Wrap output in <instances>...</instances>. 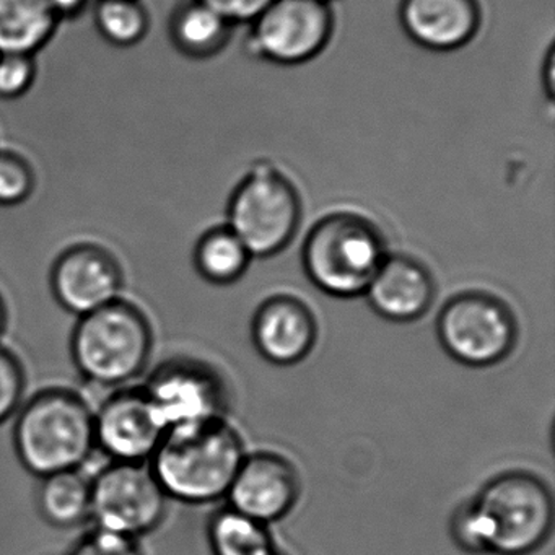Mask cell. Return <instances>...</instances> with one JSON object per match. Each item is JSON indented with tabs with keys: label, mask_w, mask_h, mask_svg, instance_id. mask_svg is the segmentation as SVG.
<instances>
[{
	"label": "cell",
	"mask_w": 555,
	"mask_h": 555,
	"mask_svg": "<svg viewBox=\"0 0 555 555\" xmlns=\"http://www.w3.org/2000/svg\"><path fill=\"white\" fill-rule=\"evenodd\" d=\"M554 509L541 477L506 470L454 509L451 538L469 554L529 555L551 535Z\"/></svg>",
	"instance_id": "6da1fadb"
},
{
	"label": "cell",
	"mask_w": 555,
	"mask_h": 555,
	"mask_svg": "<svg viewBox=\"0 0 555 555\" xmlns=\"http://www.w3.org/2000/svg\"><path fill=\"white\" fill-rule=\"evenodd\" d=\"M245 456L242 435L223 417L165 431L147 464L168 499L207 505L227 496Z\"/></svg>",
	"instance_id": "7a4b0ae2"
},
{
	"label": "cell",
	"mask_w": 555,
	"mask_h": 555,
	"mask_svg": "<svg viewBox=\"0 0 555 555\" xmlns=\"http://www.w3.org/2000/svg\"><path fill=\"white\" fill-rule=\"evenodd\" d=\"M12 443L31 476L83 469L95 454L93 408L74 389L44 388L15 414Z\"/></svg>",
	"instance_id": "3957f363"
},
{
	"label": "cell",
	"mask_w": 555,
	"mask_h": 555,
	"mask_svg": "<svg viewBox=\"0 0 555 555\" xmlns=\"http://www.w3.org/2000/svg\"><path fill=\"white\" fill-rule=\"evenodd\" d=\"M155 334L151 318L122 297L77 318L70 359L83 382L103 389L135 385L147 372Z\"/></svg>",
	"instance_id": "277c9868"
},
{
	"label": "cell",
	"mask_w": 555,
	"mask_h": 555,
	"mask_svg": "<svg viewBox=\"0 0 555 555\" xmlns=\"http://www.w3.org/2000/svg\"><path fill=\"white\" fill-rule=\"evenodd\" d=\"M382 230L356 212H333L311 227L301 248L308 281L327 297H362L388 258Z\"/></svg>",
	"instance_id": "5b68a950"
},
{
	"label": "cell",
	"mask_w": 555,
	"mask_h": 555,
	"mask_svg": "<svg viewBox=\"0 0 555 555\" xmlns=\"http://www.w3.org/2000/svg\"><path fill=\"white\" fill-rule=\"evenodd\" d=\"M304 203L297 186L271 162H258L236 184L227 204L225 225L253 258H272L300 229Z\"/></svg>",
	"instance_id": "8992f818"
},
{
	"label": "cell",
	"mask_w": 555,
	"mask_h": 555,
	"mask_svg": "<svg viewBox=\"0 0 555 555\" xmlns=\"http://www.w3.org/2000/svg\"><path fill=\"white\" fill-rule=\"evenodd\" d=\"M437 337L444 352L469 369L503 362L518 343V321L505 301L480 291L451 297L437 318Z\"/></svg>",
	"instance_id": "52a82bcc"
},
{
	"label": "cell",
	"mask_w": 555,
	"mask_h": 555,
	"mask_svg": "<svg viewBox=\"0 0 555 555\" xmlns=\"http://www.w3.org/2000/svg\"><path fill=\"white\" fill-rule=\"evenodd\" d=\"M168 502L147 463L106 461L92 474L90 521L96 528L139 539L164 522Z\"/></svg>",
	"instance_id": "ba28073f"
},
{
	"label": "cell",
	"mask_w": 555,
	"mask_h": 555,
	"mask_svg": "<svg viewBox=\"0 0 555 555\" xmlns=\"http://www.w3.org/2000/svg\"><path fill=\"white\" fill-rule=\"evenodd\" d=\"M334 30L326 0H272L249 24L246 50L278 66H300L326 50Z\"/></svg>",
	"instance_id": "9c48e42d"
},
{
	"label": "cell",
	"mask_w": 555,
	"mask_h": 555,
	"mask_svg": "<svg viewBox=\"0 0 555 555\" xmlns=\"http://www.w3.org/2000/svg\"><path fill=\"white\" fill-rule=\"evenodd\" d=\"M141 385L165 431L227 417L229 386L209 363L175 357Z\"/></svg>",
	"instance_id": "30bf717a"
},
{
	"label": "cell",
	"mask_w": 555,
	"mask_h": 555,
	"mask_svg": "<svg viewBox=\"0 0 555 555\" xmlns=\"http://www.w3.org/2000/svg\"><path fill=\"white\" fill-rule=\"evenodd\" d=\"M50 287L57 305L80 318L125 297V269L105 246L74 243L54 259Z\"/></svg>",
	"instance_id": "8fae6325"
},
{
	"label": "cell",
	"mask_w": 555,
	"mask_h": 555,
	"mask_svg": "<svg viewBox=\"0 0 555 555\" xmlns=\"http://www.w3.org/2000/svg\"><path fill=\"white\" fill-rule=\"evenodd\" d=\"M95 447L106 461L149 463L165 435L142 385L109 389L93 409Z\"/></svg>",
	"instance_id": "7c38bea8"
},
{
	"label": "cell",
	"mask_w": 555,
	"mask_h": 555,
	"mask_svg": "<svg viewBox=\"0 0 555 555\" xmlns=\"http://www.w3.org/2000/svg\"><path fill=\"white\" fill-rule=\"evenodd\" d=\"M300 490V476L291 460L272 451H258L243 457L227 500L233 512L269 526L295 508Z\"/></svg>",
	"instance_id": "4fadbf2b"
},
{
	"label": "cell",
	"mask_w": 555,
	"mask_h": 555,
	"mask_svg": "<svg viewBox=\"0 0 555 555\" xmlns=\"http://www.w3.org/2000/svg\"><path fill=\"white\" fill-rule=\"evenodd\" d=\"M251 339L259 356L272 365L294 366L304 362L317 346V318L300 298L274 295L256 310Z\"/></svg>",
	"instance_id": "5bb4252c"
},
{
	"label": "cell",
	"mask_w": 555,
	"mask_h": 555,
	"mask_svg": "<svg viewBox=\"0 0 555 555\" xmlns=\"http://www.w3.org/2000/svg\"><path fill=\"white\" fill-rule=\"evenodd\" d=\"M399 24L409 40L434 53L469 44L482 25L479 0H401Z\"/></svg>",
	"instance_id": "9a60e30c"
},
{
	"label": "cell",
	"mask_w": 555,
	"mask_h": 555,
	"mask_svg": "<svg viewBox=\"0 0 555 555\" xmlns=\"http://www.w3.org/2000/svg\"><path fill=\"white\" fill-rule=\"evenodd\" d=\"M435 295L437 285L427 266L408 255H388L365 292L373 311L392 323L421 320Z\"/></svg>",
	"instance_id": "2e32d148"
},
{
	"label": "cell",
	"mask_w": 555,
	"mask_h": 555,
	"mask_svg": "<svg viewBox=\"0 0 555 555\" xmlns=\"http://www.w3.org/2000/svg\"><path fill=\"white\" fill-rule=\"evenodd\" d=\"M235 28L201 0H180L168 21V37L188 60L206 61L223 53Z\"/></svg>",
	"instance_id": "e0dca14e"
},
{
	"label": "cell",
	"mask_w": 555,
	"mask_h": 555,
	"mask_svg": "<svg viewBox=\"0 0 555 555\" xmlns=\"http://www.w3.org/2000/svg\"><path fill=\"white\" fill-rule=\"evenodd\" d=\"M60 25L50 0H0V54L37 56Z\"/></svg>",
	"instance_id": "ac0fdd59"
},
{
	"label": "cell",
	"mask_w": 555,
	"mask_h": 555,
	"mask_svg": "<svg viewBox=\"0 0 555 555\" xmlns=\"http://www.w3.org/2000/svg\"><path fill=\"white\" fill-rule=\"evenodd\" d=\"M37 509L54 528L86 525L92 516V474L86 469L66 470L41 477L37 489Z\"/></svg>",
	"instance_id": "d6986e66"
},
{
	"label": "cell",
	"mask_w": 555,
	"mask_h": 555,
	"mask_svg": "<svg viewBox=\"0 0 555 555\" xmlns=\"http://www.w3.org/2000/svg\"><path fill=\"white\" fill-rule=\"evenodd\" d=\"M253 259L242 240L227 225L214 227L204 232L193 253L197 274L219 287L238 282L248 271Z\"/></svg>",
	"instance_id": "ffe728a7"
},
{
	"label": "cell",
	"mask_w": 555,
	"mask_h": 555,
	"mask_svg": "<svg viewBox=\"0 0 555 555\" xmlns=\"http://www.w3.org/2000/svg\"><path fill=\"white\" fill-rule=\"evenodd\" d=\"M207 532L214 555H284L268 526L251 521L229 506L214 513Z\"/></svg>",
	"instance_id": "44dd1931"
},
{
	"label": "cell",
	"mask_w": 555,
	"mask_h": 555,
	"mask_svg": "<svg viewBox=\"0 0 555 555\" xmlns=\"http://www.w3.org/2000/svg\"><path fill=\"white\" fill-rule=\"evenodd\" d=\"M92 15L100 38L121 50L138 47L151 31V15L142 0H95Z\"/></svg>",
	"instance_id": "7402d4cb"
},
{
	"label": "cell",
	"mask_w": 555,
	"mask_h": 555,
	"mask_svg": "<svg viewBox=\"0 0 555 555\" xmlns=\"http://www.w3.org/2000/svg\"><path fill=\"white\" fill-rule=\"evenodd\" d=\"M37 171L21 152L0 147V207H18L37 190Z\"/></svg>",
	"instance_id": "603a6c76"
},
{
	"label": "cell",
	"mask_w": 555,
	"mask_h": 555,
	"mask_svg": "<svg viewBox=\"0 0 555 555\" xmlns=\"http://www.w3.org/2000/svg\"><path fill=\"white\" fill-rule=\"evenodd\" d=\"M27 399V372L21 357L0 343V425L15 417Z\"/></svg>",
	"instance_id": "cb8c5ba5"
},
{
	"label": "cell",
	"mask_w": 555,
	"mask_h": 555,
	"mask_svg": "<svg viewBox=\"0 0 555 555\" xmlns=\"http://www.w3.org/2000/svg\"><path fill=\"white\" fill-rule=\"evenodd\" d=\"M38 79L37 56L0 54V100L24 99Z\"/></svg>",
	"instance_id": "d4e9b609"
},
{
	"label": "cell",
	"mask_w": 555,
	"mask_h": 555,
	"mask_svg": "<svg viewBox=\"0 0 555 555\" xmlns=\"http://www.w3.org/2000/svg\"><path fill=\"white\" fill-rule=\"evenodd\" d=\"M70 555H144L139 539L93 526L80 538Z\"/></svg>",
	"instance_id": "484cf974"
},
{
	"label": "cell",
	"mask_w": 555,
	"mask_h": 555,
	"mask_svg": "<svg viewBox=\"0 0 555 555\" xmlns=\"http://www.w3.org/2000/svg\"><path fill=\"white\" fill-rule=\"evenodd\" d=\"M217 14L222 15L230 24H251L272 0H201Z\"/></svg>",
	"instance_id": "4316f807"
},
{
	"label": "cell",
	"mask_w": 555,
	"mask_h": 555,
	"mask_svg": "<svg viewBox=\"0 0 555 555\" xmlns=\"http://www.w3.org/2000/svg\"><path fill=\"white\" fill-rule=\"evenodd\" d=\"M50 4L61 24L77 21L93 5L92 0H50Z\"/></svg>",
	"instance_id": "83f0119b"
},
{
	"label": "cell",
	"mask_w": 555,
	"mask_h": 555,
	"mask_svg": "<svg viewBox=\"0 0 555 555\" xmlns=\"http://www.w3.org/2000/svg\"><path fill=\"white\" fill-rule=\"evenodd\" d=\"M554 50H548L547 56H545L544 74H542V86H544V92L547 93V99H554Z\"/></svg>",
	"instance_id": "f1b7e54d"
},
{
	"label": "cell",
	"mask_w": 555,
	"mask_h": 555,
	"mask_svg": "<svg viewBox=\"0 0 555 555\" xmlns=\"http://www.w3.org/2000/svg\"><path fill=\"white\" fill-rule=\"evenodd\" d=\"M9 327V307L5 301L4 295L0 292V343L4 339L5 333Z\"/></svg>",
	"instance_id": "f546056e"
},
{
	"label": "cell",
	"mask_w": 555,
	"mask_h": 555,
	"mask_svg": "<svg viewBox=\"0 0 555 555\" xmlns=\"http://www.w3.org/2000/svg\"><path fill=\"white\" fill-rule=\"evenodd\" d=\"M326 2H331V0H326Z\"/></svg>",
	"instance_id": "4dcf8cb0"
}]
</instances>
